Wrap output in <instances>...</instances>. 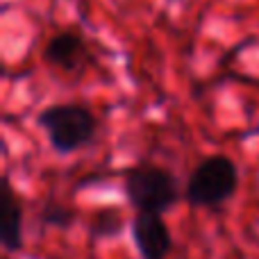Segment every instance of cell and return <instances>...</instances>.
I'll use <instances>...</instances> for the list:
<instances>
[{"mask_svg":"<svg viewBox=\"0 0 259 259\" xmlns=\"http://www.w3.org/2000/svg\"><path fill=\"white\" fill-rule=\"evenodd\" d=\"M39 125L48 134L50 146L66 155L87 146L96 134V118L80 105H53L39 114Z\"/></svg>","mask_w":259,"mask_h":259,"instance_id":"cell-1","label":"cell"},{"mask_svg":"<svg viewBox=\"0 0 259 259\" xmlns=\"http://www.w3.org/2000/svg\"><path fill=\"white\" fill-rule=\"evenodd\" d=\"M125 196L139 211H155L161 214L173 207L180 198L178 180L166 168L152 164H141L127 170Z\"/></svg>","mask_w":259,"mask_h":259,"instance_id":"cell-2","label":"cell"},{"mask_svg":"<svg viewBox=\"0 0 259 259\" xmlns=\"http://www.w3.org/2000/svg\"><path fill=\"white\" fill-rule=\"evenodd\" d=\"M239 184V170L232 159L211 155L202 159L191 173L187 184V198L191 205L216 207L234 196Z\"/></svg>","mask_w":259,"mask_h":259,"instance_id":"cell-3","label":"cell"},{"mask_svg":"<svg viewBox=\"0 0 259 259\" xmlns=\"http://www.w3.org/2000/svg\"><path fill=\"white\" fill-rule=\"evenodd\" d=\"M132 239L141 259H166L173 246L168 228L155 211H139L132 221Z\"/></svg>","mask_w":259,"mask_h":259,"instance_id":"cell-4","label":"cell"},{"mask_svg":"<svg viewBox=\"0 0 259 259\" xmlns=\"http://www.w3.org/2000/svg\"><path fill=\"white\" fill-rule=\"evenodd\" d=\"M0 241L7 250L23 248V209L7 178L3 180L0 191Z\"/></svg>","mask_w":259,"mask_h":259,"instance_id":"cell-5","label":"cell"},{"mask_svg":"<svg viewBox=\"0 0 259 259\" xmlns=\"http://www.w3.org/2000/svg\"><path fill=\"white\" fill-rule=\"evenodd\" d=\"M44 57L48 64L59 68H75L77 64L84 57V41L80 34L75 32H62V34H55L48 41L44 50Z\"/></svg>","mask_w":259,"mask_h":259,"instance_id":"cell-6","label":"cell"},{"mask_svg":"<svg viewBox=\"0 0 259 259\" xmlns=\"http://www.w3.org/2000/svg\"><path fill=\"white\" fill-rule=\"evenodd\" d=\"M123 230V216L116 207H103L91 216L89 223V232L94 239H107V237H116Z\"/></svg>","mask_w":259,"mask_h":259,"instance_id":"cell-7","label":"cell"},{"mask_svg":"<svg viewBox=\"0 0 259 259\" xmlns=\"http://www.w3.org/2000/svg\"><path fill=\"white\" fill-rule=\"evenodd\" d=\"M73 219H75V214H73L71 209H66V207H46L44 209V223L46 225H55V228H68V225L73 223Z\"/></svg>","mask_w":259,"mask_h":259,"instance_id":"cell-8","label":"cell"}]
</instances>
